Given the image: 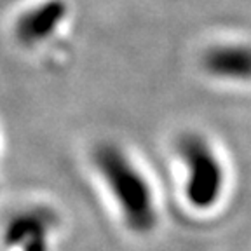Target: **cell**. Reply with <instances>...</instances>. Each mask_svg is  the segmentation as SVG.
<instances>
[{
	"label": "cell",
	"instance_id": "cell-5",
	"mask_svg": "<svg viewBox=\"0 0 251 251\" xmlns=\"http://www.w3.org/2000/svg\"><path fill=\"white\" fill-rule=\"evenodd\" d=\"M49 224L51 220L46 218L44 211L23 215L16 222H12L7 237L11 243H25L26 251H44V237H46Z\"/></svg>",
	"mask_w": 251,
	"mask_h": 251
},
{
	"label": "cell",
	"instance_id": "cell-2",
	"mask_svg": "<svg viewBox=\"0 0 251 251\" xmlns=\"http://www.w3.org/2000/svg\"><path fill=\"white\" fill-rule=\"evenodd\" d=\"M176 153L185 166V194L192 206L211 208L225 187V166L220 152L202 134L187 133L178 140Z\"/></svg>",
	"mask_w": 251,
	"mask_h": 251
},
{
	"label": "cell",
	"instance_id": "cell-4",
	"mask_svg": "<svg viewBox=\"0 0 251 251\" xmlns=\"http://www.w3.org/2000/svg\"><path fill=\"white\" fill-rule=\"evenodd\" d=\"M67 4L61 0H46L26 9L16 21V37L25 46L42 44L59 28L67 18Z\"/></svg>",
	"mask_w": 251,
	"mask_h": 251
},
{
	"label": "cell",
	"instance_id": "cell-3",
	"mask_svg": "<svg viewBox=\"0 0 251 251\" xmlns=\"http://www.w3.org/2000/svg\"><path fill=\"white\" fill-rule=\"evenodd\" d=\"M209 77L237 84L251 80V46L243 42H222L208 47L201 59Z\"/></svg>",
	"mask_w": 251,
	"mask_h": 251
},
{
	"label": "cell",
	"instance_id": "cell-1",
	"mask_svg": "<svg viewBox=\"0 0 251 251\" xmlns=\"http://www.w3.org/2000/svg\"><path fill=\"white\" fill-rule=\"evenodd\" d=\"M94 166L127 225L138 232L150 230L155 224V202L149 180L136 162L117 145H101L94 152Z\"/></svg>",
	"mask_w": 251,
	"mask_h": 251
}]
</instances>
